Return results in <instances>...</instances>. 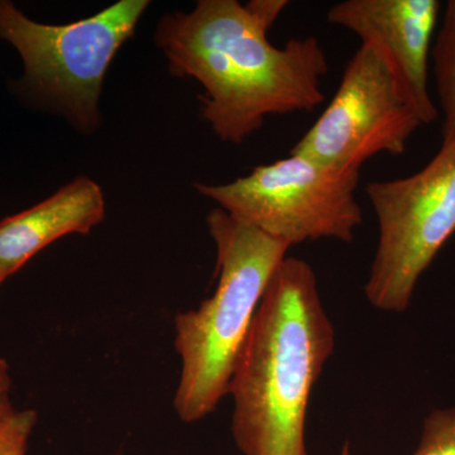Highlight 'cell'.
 Instances as JSON below:
<instances>
[{
	"mask_svg": "<svg viewBox=\"0 0 455 455\" xmlns=\"http://www.w3.org/2000/svg\"><path fill=\"white\" fill-rule=\"evenodd\" d=\"M421 125L387 57L374 44H361L334 98L291 154L335 170H361L374 156L405 154Z\"/></svg>",
	"mask_w": 455,
	"mask_h": 455,
	"instance_id": "obj_7",
	"label": "cell"
},
{
	"mask_svg": "<svg viewBox=\"0 0 455 455\" xmlns=\"http://www.w3.org/2000/svg\"><path fill=\"white\" fill-rule=\"evenodd\" d=\"M334 348L315 271L307 260L286 257L259 302L228 388L242 453L307 455V405Z\"/></svg>",
	"mask_w": 455,
	"mask_h": 455,
	"instance_id": "obj_2",
	"label": "cell"
},
{
	"mask_svg": "<svg viewBox=\"0 0 455 455\" xmlns=\"http://www.w3.org/2000/svg\"><path fill=\"white\" fill-rule=\"evenodd\" d=\"M434 74L443 112V142L455 139V0H449L433 49Z\"/></svg>",
	"mask_w": 455,
	"mask_h": 455,
	"instance_id": "obj_10",
	"label": "cell"
},
{
	"mask_svg": "<svg viewBox=\"0 0 455 455\" xmlns=\"http://www.w3.org/2000/svg\"><path fill=\"white\" fill-rule=\"evenodd\" d=\"M412 455H455V407L434 410L425 419L420 445Z\"/></svg>",
	"mask_w": 455,
	"mask_h": 455,
	"instance_id": "obj_11",
	"label": "cell"
},
{
	"mask_svg": "<svg viewBox=\"0 0 455 455\" xmlns=\"http://www.w3.org/2000/svg\"><path fill=\"white\" fill-rule=\"evenodd\" d=\"M286 0H199L190 13L167 14L156 32L171 74L204 86L202 116L224 142L241 145L269 116L311 112L324 100L329 62L314 36L283 47L268 31Z\"/></svg>",
	"mask_w": 455,
	"mask_h": 455,
	"instance_id": "obj_1",
	"label": "cell"
},
{
	"mask_svg": "<svg viewBox=\"0 0 455 455\" xmlns=\"http://www.w3.org/2000/svg\"><path fill=\"white\" fill-rule=\"evenodd\" d=\"M440 9L438 0H344L326 14L329 23L385 53L423 124L438 118L427 79Z\"/></svg>",
	"mask_w": 455,
	"mask_h": 455,
	"instance_id": "obj_8",
	"label": "cell"
},
{
	"mask_svg": "<svg viewBox=\"0 0 455 455\" xmlns=\"http://www.w3.org/2000/svg\"><path fill=\"white\" fill-rule=\"evenodd\" d=\"M359 171L335 170L291 154L229 184L196 188L228 214L284 243H350L363 220L355 196Z\"/></svg>",
	"mask_w": 455,
	"mask_h": 455,
	"instance_id": "obj_5",
	"label": "cell"
},
{
	"mask_svg": "<svg viewBox=\"0 0 455 455\" xmlns=\"http://www.w3.org/2000/svg\"><path fill=\"white\" fill-rule=\"evenodd\" d=\"M36 423L37 412L35 410H16L0 419V455H27Z\"/></svg>",
	"mask_w": 455,
	"mask_h": 455,
	"instance_id": "obj_12",
	"label": "cell"
},
{
	"mask_svg": "<svg viewBox=\"0 0 455 455\" xmlns=\"http://www.w3.org/2000/svg\"><path fill=\"white\" fill-rule=\"evenodd\" d=\"M106 217L103 191L92 179L76 178L52 196L0 220V280L62 236L89 235Z\"/></svg>",
	"mask_w": 455,
	"mask_h": 455,
	"instance_id": "obj_9",
	"label": "cell"
},
{
	"mask_svg": "<svg viewBox=\"0 0 455 455\" xmlns=\"http://www.w3.org/2000/svg\"><path fill=\"white\" fill-rule=\"evenodd\" d=\"M3 283V281H2V280H0V283Z\"/></svg>",
	"mask_w": 455,
	"mask_h": 455,
	"instance_id": "obj_15",
	"label": "cell"
},
{
	"mask_svg": "<svg viewBox=\"0 0 455 455\" xmlns=\"http://www.w3.org/2000/svg\"><path fill=\"white\" fill-rule=\"evenodd\" d=\"M206 224L217 245V289L197 309L175 317L181 370L173 407L187 424L211 415L227 396L259 302L291 248L220 208Z\"/></svg>",
	"mask_w": 455,
	"mask_h": 455,
	"instance_id": "obj_3",
	"label": "cell"
},
{
	"mask_svg": "<svg viewBox=\"0 0 455 455\" xmlns=\"http://www.w3.org/2000/svg\"><path fill=\"white\" fill-rule=\"evenodd\" d=\"M340 455H350L348 443H346V444L343 445V449H341Z\"/></svg>",
	"mask_w": 455,
	"mask_h": 455,
	"instance_id": "obj_14",
	"label": "cell"
},
{
	"mask_svg": "<svg viewBox=\"0 0 455 455\" xmlns=\"http://www.w3.org/2000/svg\"><path fill=\"white\" fill-rule=\"evenodd\" d=\"M367 196L379 238L364 292L377 309L403 313L455 232V139L414 175L371 182Z\"/></svg>",
	"mask_w": 455,
	"mask_h": 455,
	"instance_id": "obj_6",
	"label": "cell"
},
{
	"mask_svg": "<svg viewBox=\"0 0 455 455\" xmlns=\"http://www.w3.org/2000/svg\"><path fill=\"white\" fill-rule=\"evenodd\" d=\"M11 368L5 359L0 358V419L16 411L11 401Z\"/></svg>",
	"mask_w": 455,
	"mask_h": 455,
	"instance_id": "obj_13",
	"label": "cell"
},
{
	"mask_svg": "<svg viewBox=\"0 0 455 455\" xmlns=\"http://www.w3.org/2000/svg\"><path fill=\"white\" fill-rule=\"evenodd\" d=\"M148 5V0H121L95 16L52 26L35 22L13 3L0 0V40L22 56L29 89L92 130L99 123L108 68Z\"/></svg>",
	"mask_w": 455,
	"mask_h": 455,
	"instance_id": "obj_4",
	"label": "cell"
}]
</instances>
